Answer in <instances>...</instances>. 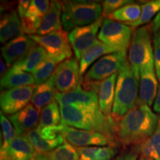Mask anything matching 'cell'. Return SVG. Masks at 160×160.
Instances as JSON below:
<instances>
[{
  "mask_svg": "<svg viewBox=\"0 0 160 160\" xmlns=\"http://www.w3.org/2000/svg\"><path fill=\"white\" fill-rule=\"evenodd\" d=\"M160 117L146 104L137 105L117 122L116 137L124 146H138L154 133Z\"/></svg>",
  "mask_w": 160,
  "mask_h": 160,
  "instance_id": "obj_1",
  "label": "cell"
},
{
  "mask_svg": "<svg viewBox=\"0 0 160 160\" xmlns=\"http://www.w3.org/2000/svg\"><path fill=\"white\" fill-rule=\"evenodd\" d=\"M62 124L79 130L99 132L109 137H116V122L97 107L59 105Z\"/></svg>",
  "mask_w": 160,
  "mask_h": 160,
  "instance_id": "obj_2",
  "label": "cell"
},
{
  "mask_svg": "<svg viewBox=\"0 0 160 160\" xmlns=\"http://www.w3.org/2000/svg\"><path fill=\"white\" fill-rule=\"evenodd\" d=\"M139 78L136 76L128 62L118 73L115 98L111 117L117 122L138 103Z\"/></svg>",
  "mask_w": 160,
  "mask_h": 160,
  "instance_id": "obj_3",
  "label": "cell"
},
{
  "mask_svg": "<svg viewBox=\"0 0 160 160\" xmlns=\"http://www.w3.org/2000/svg\"><path fill=\"white\" fill-rule=\"evenodd\" d=\"M62 23L68 32L94 23L102 17V5L97 1H63Z\"/></svg>",
  "mask_w": 160,
  "mask_h": 160,
  "instance_id": "obj_4",
  "label": "cell"
},
{
  "mask_svg": "<svg viewBox=\"0 0 160 160\" xmlns=\"http://www.w3.org/2000/svg\"><path fill=\"white\" fill-rule=\"evenodd\" d=\"M151 33L148 25L140 27L133 33L130 43L128 60L139 78L140 70L154 66Z\"/></svg>",
  "mask_w": 160,
  "mask_h": 160,
  "instance_id": "obj_5",
  "label": "cell"
},
{
  "mask_svg": "<svg viewBox=\"0 0 160 160\" xmlns=\"http://www.w3.org/2000/svg\"><path fill=\"white\" fill-rule=\"evenodd\" d=\"M132 36L131 27L108 18H104L98 39L117 52H127Z\"/></svg>",
  "mask_w": 160,
  "mask_h": 160,
  "instance_id": "obj_6",
  "label": "cell"
},
{
  "mask_svg": "<svg viewBox=\"0 0 160 160\" xmlns=\"http://www.w3.org/2000/svg\"><path fill=\"white\" fill-rule=\"evenodd\" d=\"M29 37L38 45L45 49L48 57L54 59L59 63L73 58V51L69 41L68 33L63 29L45 36L36 34Z\"/></svg>",
  "mask_w": 160,
  "mask_h": 160,
  "instance_id": "obj_7",
  "label": "cell"
},
{
  "mask_svg": "<svg viewBox=\"0 0 160 160\" xmlns=\"http://www.w3.org/2000/svg\"><path fill=\"white\" fill-rule=\"evenodd\" d=\"M127 62V52H116L104 56L92 65L83 80L101 82L112 75L119 73Z\"/></svg>",
  "mask_w": 160,
  "mask_h": 160,
  "instance_id": "obj_8",
  "label": "cell"
},
{
  "mask_svg": "<svg viewBox=\"0 0 160 160\" xmlns=\"http://www.w3.org/2000/svg\"><path fill=\"white\" fill-rule=\"evenodd\" d=\"M52 77L57 93H69L79 88L83 79L80 73L79 64L76 58L59 63Z\"/></svg>",
  "mask_w": 160,
  "mask_h": 160,
  "instance_id": "obj_9",
  "label": "cell"
},
{
  "mask_svg": "<svg viewBox=\"0 0 160 160\" xmlns=\"http://www.w3.org/2000/svg\"><path fill=\"white\" fill-rule=\"evenodd\" d=\"M61 133L66 142L75 147L117 146V139L99 132L85 131L65 126L62 124Z\"/></svg>",
  "mask_w": 160,
  "mask_h": 160,
  "instance_id": "obj_10",
  "label": "cell"
},
{
  "mask_svg": "<svg viewBox=\"0 0 160 160\" xmlns=\"http://www.w3.org/2000/svg\"><path fill=\"white\" fill-rule=\"evenodd\" d=\"M104 18L102 17L91 25L79 27L72 30L68 33V38L72 49L74 51L75 58L80 61L82 56L93 46L97 41Z\"/></svg>",
  "mask_w": 160,
  "mask_h": 160,
  "instance_id": "obj_11",
  "label": "cell"
},
{
  "mask_svg": "<svg viewBox=\"0 0 160 160\" xmlns=\"http://www.w3.org/2000/svg\"><path fill=\"white\" fill-rule=\"evenodd\" d=\"M35 85L14 88L2 92L0 106L2 112L12 116L22 111L31 102Z\"/></svg>",
  "mask_w": 160,
  "mask_h": 160,
  "instance_id": "obj_12",
  "label": "cell"
},
{
  "mask_svg": "<svg viewBox=\"0 0 160 160\" xmlns=\"http://www.w3.org/2000/svg\"><path fill=\"white\" fill-rule=\"evenodd\" d=\"M36 46L37 44L29 36L22 33L2 47V54L5 64L8 67L13 65Z\"/></svg>",
  "mask_w": 160,
  "mask_h": 160,
  "instance_id": "obj_13",
  "label": "cell"
},
{
  "mask_svg": "<svg viewBox=\"0 0 160 160\" xmlns=\"http://www.w3.org/2000/svg\"><path fill=\"white\" fill-rule=\"evenodd\" d=\"M159 85L154 66L144 68L139 71V91L138 102L153 105L157 97Z\"/></svg>",
  "mask_w": 160,
  "mask_h": 160,
  "instance_id": "obj_14",
  "label": "cell"
},
{
  "mask_svg": "<svg viewBox=\"0 0 160 160\" xmlns=\"http://www.w3.org/2000/svg\"><path fill=\"white\" fill-rule=\"evenodd\" d=\"M36 152L25 135H17L5 148H1V160H33Z\"/></svg>",
  "mask_w": 160,
  "mask_h": 160,
  "instance_id": "obj_15",
  "label": "cell"
},
{
  "mask_svg": "<svg viewBox=\"0 0 160 160\" xmlns=\"http://www.w3.org/2000/svg\"><path fill=\"white\" fill-rule=\"evenodd\" d=\"M9 120L15 128L18 135H25L39 126V111L32 104H29L22 111L10 116Z\"/></svg>",
  "mask_w": 160,
  "mask_h": 160,
  "instance_id": "obj_16",
  "label": "cell"
},
{
  "mask_svg": "<svg viewBox=\"0 0 160 160\" xmlns=\"http://www.w3.org/2000/svg\"><path fill=\"white\" fill-rule=\"evenodd\" d=\"M54 99L59 105H76L81 107H97L98 95L93 92L85 91L82 85L69 93H57Z\"/></svg>",
  "mask_w": 160,
  "mask_h": 160,
  "instance_id": "obj_17",
  "label": "cell"
},
{
  "mask_svg": "<svg viewBox=\"0 0 160 160\" xmlns=\"http://www.w3.org/2000/svg\"><path fill=\"white\" fill-rule=\"evenodd\" d=\"M117 77L118 73H115L101 82L97 93L99 108L107 117H111L112 115Z\"/></svg>",
  "mask_w": 160,
  "mask_h": 160,
  "instance_id": "obj_18",
  "label": "cell"
},
{
  "mask_svg": "<svg viewBox=\"0 0 160 160\" xmlns=\"http://www.w3.org/2000/svg\"><path fill=\"white\" fill-rule=\"evenodd\" d=\"M62 4L59 1H52L51 5L40 26L37 34L45 36L53 32L62 30Z\"/></svg>",
  "mask_w": 160,
  "mask_h": 160,
  "instance_id": "obj_19",
  "label": "cell"
},
{
  "mask_svg": "<svg viewBox=\"0 0 160 160\" xmlns=\"http://www.w3.org/2000/svg\"><path fill=\"white\" fill-rule=\"evenodd\" d=\"M22 33L21 19L17 11L12 10L2 16L0 25V42L7 43Z\"/></svg>",
  "mask_w": 160,
  "mask_h": 160,
  "instance_id": "obj_20",
  "label": "cell"
},
{
  "mask_svg": "<svg viewBox=\"0 0 160 160\" xmlns=\"http://www.w3.org/2000/svg\"><path fill=\"white\" fill-rule=\"evenodd\" d=\"M31 85H35V80L32 73L12 68L6 71L1 79L2 91Z\"/></svg>",
  "mask_w": 160,
  "mask_h": 160,
  "instance_id": "obj_21",
  "label": "cell"
},
{
  "mask_svg": "<svg viewBox=\"0 0 160 160\" xmlns=\"http://www.w3.org/2000/svg\"><path fill=\"white\" fill-rule=\"evenodd\" d=\"M56 93L57 91L55 89L53 78L51 77L45 82L35 85L31 102L40 112L45 106L54 100Z\"/></svg>",
  "mask_w": 160,
  "mask_h": 160,
  "instance_id": "obj_22",
  "label": "cell"
},
{
  "mask_svg": "<svg viewBox=\"0 0 160 160\" xmlns=\"http://www.w3.org/2000/svg\"><path fill=\"white\" fill-rule=\"evenodd\" d=\"M47 57L48 54L45 49L41 46L37 45L16 62L11 68L32 73Z\"/></svg>",
  "mask_w": 160,
  "mask_h": 160,
  "instance_id": "obj_23",
  "label": "cell"
},
{
  "mask_svg": "<svg viewBox=\"0 0 160 160\" xmlns=\"http://www.w3.org/2000/svg\"><path fill=\"white\" fill-rule=\"evenodd\" d=\"M77 151L79 160H113L118 153L115 146H93V147H79Z\"/></svg>",
  "mask_w": 160,
  "mask_h": 160,
  "instance_id": "obj_24",
  "label": "cell"
},
{
  "mask_svg": "<svg viewBox=\"0 0 160 160\" xmlns=\"http://www.w3.org/2000/svg\"><path fill=\"white\" fill-rule=\"evenodd\" d=\"M114 49L111 48L103 43L102 42L97 39L93 46L82 56L79 61L80 73L82 76L85 71L89 68V67L96 62V60L99 59L104 56L110 54V53H116Z\"/></svg>",
  "mask_w": 160,
  "mask_h": 160,
  "instance_id": "obj_25",
  "label": "cell"
},
{
  "mask_svg": "<svg viewBox=\"0 0 160 160\" xmlns=\"http://www.w3.org/2000/svg\"><path fill=\"white\" fill-rule=\"evenodd\" d=\"M25 136L31 142L36 152L38 153H49L59 145H62L65 141L62 135L54 140L46 139L39 134L37 128L29 131L28 133H26Z\"/></svg>",
  "mask_w": 160,
  "mask_h": 160,
  "instance_id": "obj_26",
  "label": "cell"
},
{
  "mask_svg": "<svg viewBox=\"0 0 160 160\" xmlns=\"http://www.w3.org/2000/svg\"><path fill=\"white\" fill-rule=\"evenodd\" d=\"M137 151L147 159L160 160V119L154 133L138 145Z\"/></svg>",
  "mask_w": 160,
  "mask_h": 160,
  "instance_id": "obj_27",
  "label": "cell"
},
{
  "mask_svg": "<svg viewBox=\"0 0 160 160\" xmlns=\"http://www.w3.org/2000/svg\"><path fill=\"white\" fill-rule=\"evenodd\" d=\"M141 5L132 2L120 8L107 18L127 25L137 22L141 16Z\"/></svg>",
  "mask_w": 160,
  "mask_h": 160,
  "instance_id": "obj_28",
  "label": "cell"
},
{
  "mask_svg": "<svg viewBox=\"0 0 160 160\" xmlns=\"http://www.w3.org/2000/svg\"><path fill=\"white\" fill-rule=\"evenodd\" d=\"M62 124L61 112L59 105L56 100H53L40 111V120L37 128L53 127Z\"/></svg>",
  "mask_w": 160,
  "mask_h": 160,
  "instance_id": "obj_29",
  "label": "cell"
},
{
  "mask_svg": "<svg viewBox=\"0 0 160 160\" xmlns=\"http://www.w3.org/2000/svg\"><path fill=\"white\" fill-rule=\"evenodd\" d=\"M59 64V62L54 59L46 57L32 73L35 80V85H41L48 81L54 73Z\"/></svg>",
  "mask_w": 160,
  "mask_h": 160,
  "instance_id": "obj_30",
  "label": "cell"
},
{
  "mask_svg": "<svg viewBox=\"0 0 160 160\" xmlns=\"http://www.w3.org/2000/svg\"><path fill=\"white\" fill-rule=\"evenodd\" d=\"M141 7L142 12L139 19L135 22L127 24L126 25L131 28H137L149 22L152 18H153L154 16H157V13L160 11V0H153V1L148 2L142 4Z\"/></svg>",
  "mask_w": 160,
  "mask_h": 160,
  "instance_id": "obj_31",
  "label": "cell"
},
{
  "mask_svg": "<svg viewBox=\"0 0 160 160\" xmlns=\"http://www.w3.org/2000/svg\"><path fill=\"white\" fill-rule=\"evenodd\" d=\"M50 5L51 3L48 0L31 1L29 8L24 17L42 25L43 17L48 11Z\"/></svg>",
  "mask_w": 160,
  "mask_h": 160,
  "instance_id": "obj_32",
  "label": "cell"
},
{
  "mask_svg": "<svg viewBox=\"0 0 160 160\" xmlns=\"http://www.w3.org/2000/svg\"><path fill=\"white\" fill-rule=\"evenodd\" d=\"M46 154L51 160H79L77 147L66 141Z\"/></svg>",
  "mask_w": 160,
  "mask_h": 160,
  "instance_id": "obj_33",
  "label": "cell"
},
{
  "mask_svg": "<svg viewBox=\"0 0 160 160\" xmlns=\"http://www.w3.org/2000/svg\"><path fill=\"white\" fill-rule=\"evenodd\" d=\"M0 118H1L2 131L3 135V144H2L1 148H5L12 142V141L15 139L18 134L11 121L6 118L2 111Z\"/></svg>",
  "mask_w": 160,
  "mask_h": 160,
  "instance_id": "obj_34",
  "label": "cell"
},
{
  "mask_svg": "<svg viewBox=\"0 0 160 160\" xmlns=\"http://www.w3.org/2000/svg\"><path fill=\"white\" fill-rule=\"evenodd\" d=\"M133 2V1L129 0H105L102 2V17L107 18L110 14L123 7L128 4Z\"/></svg>",
  "mask_w": 160,
  "mask_h": 160,
  "instance_id": "obj_35",
  "label": "cell"
},
{
  "mask_svg": "<svg viewBox=\"0 0 160 160\" xmlns=\"http://www.w3.org/2000/svg\"><path fill=\"white\" fill-rule=\"evenodd\" d=\"M153 60L154 68L158 81L160 82V43L153 42Z\"/></svg>",
  "mask_w": 160,
  "mask_h": 160,
  "instance_id": "obj_36",
  "label": "cell"
},
{
  "mask_svg": "<svg viewBox=\"0 0 160 160\" xmlns=\"http://www.w3.org/2000/svg\"><path fill=\"white\" fill-rule=\"evenodd\" d=\"M138 157H139V153H138L137 150L136 151L132 150V151L122 153L121 155L118 156L117 157H116L113 160H137Z\"/></svg>",
  "mask_w": 160,
  "mask_h": 160,
  "instance_id": "obj_37",
  "label": "cell"
},
{
  "mask_svg": "<svg viewBox=\"0 0 160 160\" xmlns=\"http://www.w3.org/2000/svg\"><path fill=\"white\" fill-rule=\"evenodd\" d=\"M30 4H31V1H28V0H20L18 2L17 11L20 19L25 17L28 10L29 8Z\"/></svg>",
  "mask_w": 160,
  "mask_h": 160,
  "instance_id": "obj_38",
  "label": "cell"
},
{
  "mask_svg": "<svg viewBox=\"0 0 160 160\" xmlns=\"http://www.w3.org/2000/svg\"><path fill=\"white\" fill-rule=\"evenodd\" d=\"M150 31L151 33H153L155 34L157 32H158L160 30V11L157 13V15L153 19L151 25H148Z\"/></svg>",
  "mask_w": 160,
  "mask_h": 160,
  "instance_id": "obj_39",
  "label": "cell"
},
{
  "mask_svg": "<svg viewBox=\"0 0 160 160\" xmlns=\"http://www.w3.org/2000/svg\"><path fill=\"white\" fill-rule=\"evenodd\" d=\"M153 111L157 113L160 117V85H159L157 97H156L154 103H153Z\"/></svg>",
  "mask_w": 160,
  "mask_h": 160,
  "instance_id": "obj_40",
  "label": "cell"
},
{
  "mask_svg": "<svg viewBox=\"0 0 160 160\" xmlns=\"http://www.w3.org/2000/svg\"><path fill=\"white\" fill-rule=\"evenodd\" d=\"M33 160H51L46 153H36Z\"/></svg>",
  "mask_w": 160,
  "mask_h": 160,
  "instance_id": "obj_41",
  "label": "cell"
},
{
  "mask_svg": "<svg viewBox=\"0 0 160 160\" xmlns=\"http://www.w3.org/2000/svg\"><path fill=\"white\" fill-rule=\"evenodd\" d=\"M153 42H154L160 43V30L154 34V38H153Z\"/></svg>",
  "mask_w": 160,
  "mask_h": 160,
  "instance_id": "obj_42",
  "label": "cell"
},
{
  "mask_svg": "<svg viewBox=\"0 0 160 160\" xmlns=\"http://www.w3.org/2000/svg\"><path fill=\"white\" fill-rule=\"evenodd\" d=\"M0 65H1V75L3 76V74H5L6 73L5 72V62H4L1 59V63H0Z\"/></svg>",
  "mask_w": 160,
  "mask_h": 160,
  "instance_id": "obj_43",
  "label": "cell"
},
{
  "mask_svg": "<svg viewBox=\"0 0 160 160\" xmlns=\"http://www.w3.org/2000/svg\"><path fill=\"white\" fill-rule=\"evenodd\" d=\"M138 160H148L147 159H146V158L145 157H143V156H141V157H139V159H138Z\"/></svg>",
  "mask_w": 160,
  "mask_h": 160,
  "instance_id": "obj_44",
  "label": "cell"
},
{
  "mask_svg": "<svg viewBox=\"0 0 160 160\" xmlns=\"http://www.w3.org/2000/svg\"><path fill=\"white\" fill-rule=\"evenodd\" d=\"M148 160H151V159H148Z\"/></svg>",
  "mask_w": 160,
  "mask_h": 160,
  "instance_id": "obj_45",
  "label": "cell"
}]
</instances>
